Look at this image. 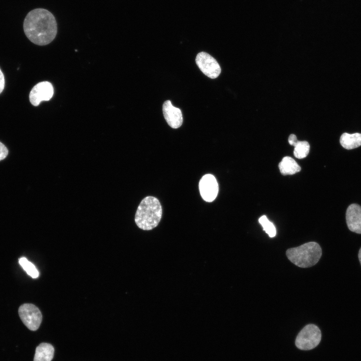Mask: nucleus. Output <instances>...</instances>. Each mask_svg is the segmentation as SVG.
I'll return each mask as SVG.
<instances>
[{"label":"nucleus","instance_id":"obj_15","mask_svg":"<svg viewBox=\"0 0 361 361\" xmlns=\"http://www.w3.org/2000/svg\"><path fill=\"white\" fill-rule=\"evenodd\" d=\"M20 265L27 273L33 278L39 277V273L35 266L25 257H22L19 260Z\"/></svg>","mask_w":361,"mask_h":361},{"label":"nucleus","instance_id":"obj_19","mask_svg":"<svg viewBox=\"0 0 361 361\" xmlns=\"http://www.w3.org/2000/svg\"><path fill=\"white\" fill-rule=\"evenodd\" d=\"M5 87V77L0 69V94L2 92Z\"/></svg>","mask_w":361,"mask_h":361},{"label":"nucleus","instance_id":"obj_20","mask_svg":"<svg viewBox=\"0 0 361 361\" xmlns=\"http://www.w3.org/2000/svg\"><path fill=\"white\" fill-rule=\"evenodd\" d=\"M358 257V259H359V262L361 264V248H360V249L359 250Z\"/></svg>","mask_w":361,"mask_h":361},{"label":"nucleus","instance_id":"obj_7","mask_svg":"<svg viewBox=\"0 0 361 361\" xmlns=\"http://www.w3.org/2000/svg\"><path fill=\"white\" fill-rule=\"evenodd\" d=\"M54 94L52 84L48 81H43L35 85L32 89L29 94L31 103L38 106L43 101H49Z\"/></svg>","mask_w":361,"mask_h":361},{"label":"nucleus","instance_id":"obj_18","mask_svg":"<svg viewBox=\"0 0 361 361\" xmlns=\"http://www.w3.org/2000/svg\"><path fill=\"white\" fill-rule=\"evenodd\" d=\"M298 140L297 139L296 136L293 134H290L288 138V142L291 145L295 146L297 144Z\"/></svg>","mask_w":361,"mask_h":361},{"label":"nucleus","instance_id":"obj_17","mask_svg":"<svg viewBox=\"0 0 361 361\" xmlns=\"http://www.w3.org/2000/svg\"><path fill=\"white\" fill-rule=\"evenodd\" d=\"M8 154V150L6 146L0 142V161L5 159Z\"/></svg>","mask_w":361,"mask_h":361},{"label":"nucleus","instance_id":"obj_11","mask_svg":"<svg viewBox=\"0 0 361 361\" xmlns=\"http://www.w3.org/2000/svg\"><path fill=\"white\" fill-rule=\"evenodd\" d=\"M54 351L52 344L42 342L36 348L33 361H51L54 357Z\"/></svg>","mask_w":361,"mask_h":361},{"label":"nucleus","instance_id":"obj_6","mask_svg":"<svg viewBox=\"0 0 361 361\" xmlns=\"http://www.w3.org/2000/svg\"><path fill=\"white\" fill-rule=\"evenodd\" d=\"M196 62L201 71L211 79L217 78L221 73V69L219 63L215 58L206 52L198 53Z\"/></svg>","mask_w":361,"mask_h":361},{"label":"nucleus","instance_id":"obj_14","mask_svg":"<svg viewBox=\"0 0 361 361\" xmlns=\"http://www.w3.org/2000/svg\"><path fill=\"white\" fill-rule=\"evenodd\" d=\"M310 150V145L306 141H299L294 146V155L299 159L307 156Z\"/></svg>","mask_w":361,"mask_h":361},{"label":"nucleus","instance_id":"obj_4","mask_svg":"<svg viewBox=\"0 0 361 361\" xmlns=\"http://www.w3.org/2000/svg\"><path fill=\"white\" fill-rule=\"evenodd\" d=\"M321 338L320 329L316 325L307 324L299 332L295 339L296 347L301 350H310L319 343Z\"/></svg>","mask_w":361,"mask_h":361},{"label":"nucleus","instance_id":"obj_1","mask_svg":"<svg viewBox=\"0 0 361 361\" xmlns=\"http://www.w3.org/2000/svg\"><path fill=\"white\" fill-rule=\"evenodd\" d=\"M23 27L27 37L40 46L50 43L55 39L57 32L55 17L44 9H36L30 12L24 20Z\"/></svg>","mask_w":361,"mask_h":361},{"label":"nucleus","instance_id":"obj_3","mask_svg":"<svg viewBox=\"0 0 361 361\" xmlns=\"http://www.w3.org/2000/svg\"><path fill=\"white\" fill-rule=\"evenodd\" d=\"M286 254L288 259L297 266L307 268L314 266L318 262L322 255V250L317 243L309 242L288 249Z\"/></svg>","mask_w":361,"mask_h":361},{"label":"nucleus","instance_id":"obj_13","mask_svg":"<svg viewBox=\"0 0 361 361\" xmlns=\"http://www.w3.org/2000/svg\"><path fill=\"white\" fill-rule=\"evenodd\" d=\"M341 145L346 149L357 148L361 145V133H343L340 137Z\"/></svg>","mask_w":361,"mask_h":361},{"label":"nucleus","instance_id":"obj_5","mask_svg":"<svg viewBox=\"0 0 361 361\" xmlns=\"http://www.w3.org/2000/svg\"><path fill=\"white\" fill-rule=\"evenodd\" d=\"M19 314L23 323L32 331L37 330L42 320V314L35 305L25 303L19 308Z\"/></svg>","mask_w":361,"mask_h":361},{"label":"nucleus","instance_id":"obj_9","mask_svg":"<svg viewBox=\"0 0 361 361\" xmlns=\"http://www.w3.org/2000/svg\"><path fill=\"white\" fill-rule=\"evenodd\" d=\"M162 111L166 121L171 128H177L182 125L183 121L182 111L173 106L170 100L164 102Z\"/></svg>","mask_w":361,"mask_h":361},{"label":"nucleus","instance_id":"obj_8","mask_svg":"<svg viewBox=\"0 0 361 361\" xmlns=\"http://www.w3.org/2000/svg\"><path fill=\"white\" fill-rule=\"evenodd\" d=\"M200 194L204 200L213 202L217 197L219 186L215 177L211 174L204 175L199 182Z\"/></svg>","mask_w":361,"mask_h":361},{"label":"nucleus","instance_id":"obj_12","mask_svg":"<svg viewBox=\"0 0 361 361\" xmlns=\"http://www.w3.org/2000/svg\"><path fill=\"white\" fill-rule=\"evenodd\" d=\"M281 173L282 175H292L301 170L300 166L295 160L290 156L284 157L278 165Z\"/></svg>","mask_w":361,"mask_h":361},{"label":"nucleus","instance_id":"obj_2","mask_svg":"<svg viewBox=\"0 0 361 361\" xmlns=\"http://www.w3.org/2000/svg\"><path fill=\"white\" fill-rule=\"evenodd\" d=\"M161 216L162 208L158 200L148 196L139 204L135 216V222L140 229L150 230L157 226Z\"/></svg>","mask_w":361,"mask_h":361},{"label":"nucleus","instance_id":"obj_10","mask_svg":"<svg viewBox=\"0 0 361 361\" xmlns=\"http://www.w3.org/2000/svg\"><path fill=\"white\" fill-rule=\"evenodd\" d=\"M345 218L349 230L361 234V207L356 204L350 205L346 210Z\"/></svg>","mask_w":361,"mask_h":361},{"label":"nucleus","instance_id":"obj_16","mask_svg":"<svg viewBox=\"0 0 361 361\" xmlns=\"http://www.w3.org/2000/svg\"><path fill=\"white\" fill-rule=\"evenodd\" d=\"M259 222L263 228V230L270 237H274L276 234V228L272 223L268 220L266 216H261Z\"/></svg>","mask_w":361,"mask_h":361}]
</instances>
